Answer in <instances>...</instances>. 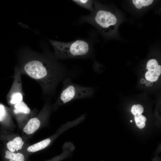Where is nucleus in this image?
I'll return each instance as SVG.
<instances>
[{"label": "nucleus", "mask_w": 161, "mask_h": 161, "mask_svg": "<svg viewBox=\"0 0 161 161\" xmlns=\"http://www.w3.org/2000/svg\"><path fill=\"white\" fill-rule=\"evenodd\" d=\"M17 57L16 65L21 74L27 75L39 84L44 97L53 96L59 84L72 76L53 54L45 50L41 53L24 48L18 51Z\"/></svg>", "instance_id": "f257e3e1"}, {"label": "nucleus", "mask_w": 161, "mask_h": 161, "mask_svg": "<svg viewBox=\"0 0 161 161\" xmlns=\"http://www.w3.org/2000/svg\"><path fill=\"white\" fill-rule=\"evenodd\" d=\"M49 41L54 49L53 55L57 60L85 58L90 52V45L85 40L76 39L69 42L50 39Z\"/></svg>", "instance_id": "f03ea898"}, {"label": "nucleus", "mask_w": 161, "mask_h": 161, "mask_svg": "<svg viewBox=\"0 0 161 161\" xmlns=\"http://www.w3.org/2000/svg\"><path fill=\"white\" fill-rule=\"evenodd\" d=\"M62 82L63 88L56 101L52 105L55 110L63 104L74 100L89 97L92 94L91 88L75 84L70 78H65Z\"/></svg>", "instance_id": "7ed1b4c3"}, {"label": "nucleus", "mask_w": 161, "mask_h": 161, "mask_svg": "<svg viewBox=\"0 0 161 161\" xmlns=\"http://www.w3.org/2000/svg\"><path fill=\"white\" fill-rule=\"evenodd\" d=\"M45 100L44 106L38 114L30 119L21 129L22 136L28 140L34 133L43 126L47 121L52 109L51 104V98L44 97Z\"/></svg>", "instance_id": "20e7f679"}, {"label": "nucleus", "mask_w": 161, "mask_h": 161, "mask_svg": "<svg viewBox=\"0 0 161 161\" xmlns=\"http://www.w3.org/2000/svg\"><path fill=\"white\" fill-rule=\"evenodd\" d=\"M1 138L4 143L5 148L12 152L23 153L30 145L22 135L3 128L0 133Z\"/></svg>", "instance_id": "39448f33"}, {"label": "nucleus", "mask_w": 161, "mask_h": 161, "mask_svg": "<svg viewBox=\"0 0 161 161\" xmlns=\"http://www.w3.org/2000/svg\"><path fill=\"white\" fill-rule=\"evenodd\" d=\"M9 108L12 116L16 120L18 127L21 130L38 112L36 109L32 110L24 101L10 106Z\"/></svg>", "instance_id": "423d86ee"}, {"label": "nucleus", "mask_w": 161, "mask_h": 161, "mask_svg": "<svg viewBox=\"0 0 161 161\" xmlns=\"http://www.w3.org/2000/svg\"><path fill=\"white\" fill-rule=\"evenodd\" d=\"M21 74L16 65L14 68L13 81L7 96L8 104L13 106L23 101L24 94L23 90Z\"/></svg>", "instance_id": "0eeeda50"}, {"label": "nucleus", "mask_w": 161, "mask_h": 161, "mask_svg": "<svg viewBox=\"0 0 161 161\" xmlns=\"http://www.w3.org/2000/svg\"><path fill=\"white\" fill-rule=\"evenodd\" d=\"M12 116L9 108L0 103V123L4 126V129L12 132L16 126Z\"/></svg>", "instance_id": "6e6552de"}, {"label": "nucleus", "mask_w": 161, "mask_h": 161, "mask_svg": "<svg viewBox=\"0 0 161 161\" xmlns=\"http://www.w3.org/2000/svg\"><path fill=\"white\" fill-rule=\"evenodd\" d=\"M53 137L46 139L27 147L23 153L29 156L32 153L43 150L48 146L53 140Z\"/></svg>", "instance_id": "1a4fd4ad"}, {"label": "nucleus", "mask_w": 161, "mask_h": 161, "mask_svg": "<svg viewBox=\"0 0 161 161\" xmlns=\"http://www.w3.org/2000/svg\"><path fill=\"white\" fill-rule=\"evenodd\" d=\"M3 157L4 161H28L29 156L23 153L12 152L5 148Z\"/></svg>", "instance_id": "9d476101"}, {"label": "nucleus", "mask_w": 161, "mask_h": 161, "mask_svg": "<svg viewBox=\"0 0 161 161\" xmlns=\"http://www.w3.org/2000/svg\"><path fill=\"white\" fill-rule=\"evenodd\" d=\"M161 73V66L159 65L155 70L148 71L145 73L146 79L151 82L156 81L158 79Z\"/></svg>", "instance_id": "9b49d317"}, {"label": "nucleus", "mask_w": 161, "mask_h": 161, "mask_svg": "<svg viewBox=\"0 0 161 161\" xmlns=\"http://www.w3.org/2000/svg\"><path fill=\"white\" fill-rule=\"evenodd\" d=\"M72 1L80 7L89 10L91 12L93 10V1L92 0H74Z\"/></svg>", "instance_id": "f8f14e48"}, {"label": "nucleus", "mask_w": 161, "mask_h": 161, "mask_svg": "<svg viewBox=\"0 0 161 161\" xmlns=\"http://www.w3.org/2000/svg\"><path fill=\"white\" fill-rule=\"evenodd\" d=\"M134 119L137 127L140 129H143L145 126V122L146 121V118L141 114H137L134 115Z\"/></svg>", "instance_id": "ddd939ff"}, {"label": "nucleus", "mask_w": 161, "mask_h": 161, "mask_svg": "<svg viewBox=\"0 0 161 161\" xmlns=\"http://www.w3.org/2000/svg\"><path fill=\"white\" fill-rule=\"evenodd\" d=\"M133 4L137 9H140L143 7L148 6L153 2L152 0H133Z\"/></svg>", "instance_id": "4468645a"}, {"label": "nucleus", "mask_w": 161, "mask_h": 161, "mask_svg": "<svg viewBox=\"0 0 161 161\" xmlns=\"http://www.w3.org/2000/svg\"><path fill=\"white\" fill-rule=\"evenodd\" d=\"M157 61L155 59H152L149 60L146 64V69L148 71L155 70L158 66Z\"/></svg>", "instance_id": "2eb2a0df"}, {"label": "nucleus", "mask_w": 161, "mask_h": 161, "mask_svg": "<svg viewBox=\"0 0 161 161\" xmlns=\"http://www.w3.org/2000/svg\"><path fill=\"white\" fill-rule=\"evenodd\" d=\"M143 111V107L140 104L134 105L132 106L131 109V112L134 115L137 114H141Z\"/></svg>", "instance_id": "dca6fc26"}, {"label": "nucleus", "mask_w": 161, "mask_h": 161, "mask_svg": "<svg viewBox=\"0 0 161 161\" xmlns=\"http://www.w3.org/2000/svg\"><path fill=\"white\" fill-rule=\"evenodd\" d=\"M66 154L64 153L54 157L51 159L47 161H60L64 159L67 156Z\"/></svg>", "instance_id": "f3484780"}, {"label": "nucleus", "mask_w": 161, "mask_h": 161, "mask_svg": "<svg viewBox=\"0 0 161 161\" xmlns=\"http://www.w3.org/2000/svg\"><path fill=\"white\" fill-rule=\"evenodd\" d=\"M18 24L19 25H20L21 27L24 28H28V29H30L27 25H25L23 23H22L21 22H18Z\"/></svg>", "instance_id": "a211bd4d"}, {"label": "nucleus", "mask_w": 161, "mask_h": 161, "mask_svg": "<svg viewBox=\"0 0 161 161\" xmlns=\"http://www.w3.org/2000/svg\"><path fill=\"white\" fill-rule=\"evenodd\" d=\"M145 83L146 85L148 86H150L152 85V83L149 81L147 80L145 82Z\"/></svg>", "instance_id": "6ab92c4d"}, {"label": "nucleus", "mask_w": 161, "mask_h": 161, "mask_svg": "<svg viewBox=\"0 0 161 161\" xmlns=\"http://www.w3.org/2000/svg\"><path fill=\"white\" fill-rule=\"evenodd\" d=\"M141 82L142 83H145V80L143 79H142L141 80Z\"/></svg>", "instance_id": "aec40b11"}, {"label": "nucleus", "mask_w": 161, "mask_h": 161, "mask_svg": "<svg viewBox=\"0 0 161 161\" xmlns=\"http://www.w3.org/2000/svg\"><path fill=\"white\" fill-rule=\"evenodd\" d=\"M130 122H132V120H131L130 121Z\"/></svg>", "instance_id": "412c9836"}]
</instances>
